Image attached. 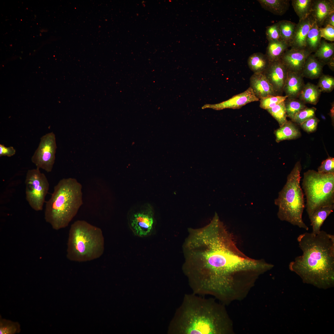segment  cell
<instances>
[{"label":"cell","mask_w":334,"mask_h":334,"mask_svg":"<svg viewBox=\"0 0 334 334\" xmlns=\"http://www.w3.org/2000/svg\"><path fill=\"white\" fill-rule=\"evenodd\" d=\"M285 103L287 117L291 119L299 112L306 107L305 104L298 98L288 97Z\"/></svg>","instance_id":"cell-29"},{"label":"cell","mask_w":334,"mask_h":334,"mask_svg":"<svg viewBox=\"0 0 334 334\" xmlns=\"http://www.w3.org/2000/svg\"><path fill=\"white\" fill-rule=\"evenodd\" d=\"M318 172L322 173H334V158L329 157L322 161L318 169Z\"/></svg>","instance_id":"cell-36"},{"label":"cell","mask_w":334,"mask_h":334,"mask_svg":"<svg viewBox=\"0 0 334 334\" xmlns=\"http://www.w3.org/2000/svg\"><path fill=\"white\" fill-rule=\"evenodd\" d=\"M289 47V44L282 41H269L265 54L270 62L276 61L280 59Z\"/></svg>","instance_id":"cell-23"},{"label":"cell","mask_w":334,"mask_h":334,"mask_svg":"<svg viewBox=\"0 0 334 334\" xmlns=\"http://www.w3.org/2000/svg\"><path fill=\"white\" fill-rule=\"evenodd\" d=\"M321 38L319 28L315 21L307 34L306 49L311 53L315 52L320 45Z\"/></svg>","instance_id":"cell-26"},{"label":"cell","mask_w":334,"mask_h":334,"mask_svg":"<svg viewBox=\"0 0 334 334\" xmlns=\"http://www.w3.org/2000/svg\"><path fill=\"white\" fill-rule=\"evenodd\" d=\"M316 110L315 108L306 107L296 114L291 119L292 121L300 125L307 120L315 117Z\"/></svg>","instance_id":"cell-33"},{"label":"cell","mask_w":334,"mask_h":334,"mask_svg":"<svg viewBox=\"0 0 334 334\" xmlns=\"http://www.w3.org/2000/svg\"><path fill=\"white\" fill-rule=\"evenodd\" d=\"M315 22L311 15L305 19L299 21L297 24L293 38L289 45L291 48L306 49V37Z\"/></svg>","instance_id":"cell-15"},{"label":"cell","mask_w":334,"mask_h":334,"mask_svg":"<svg viewBox=\"0 0 334 334\" xmlns=\"http://www.w3.org/2000/svg\"><path fill=\"white\" fill-rule=\"evenodd\" d=\"M319 122V119L314 117L305 121L300 126L304 131L308 133H310L315 131Z\"/></svg>","instance_id":"cell-37"},{"label":"cell","mask_w":334,"mask_h":334,"mask_svg":"<svg viewBox=\"0 0 334 334\" xmlns=\"http://www.w3.org/2000/svg\"><path fill=\"white\" fill-rule=\"evenodd\" d=\"M154 224V213L150 207L134 213L130 223L133 233L140 237L150 235L153 231Z\"/></svg>","instance_id":"cell-10"},{"label":"cell","mask_w":334,"mask_h":334,"mask_svg":"<svg viewBox=\"0 0 334 334\" xmlns=\"http://www.w3.org/2000/svg\"><path fill=\"white\" fill-rule=\"evenodd\" d=\"M266 110L277 121L280 126L287 121L285 101Z\"/></svg>","instance_id":"cell-30"},{"label":"cell","mask_w":334,"mask_h":334,"mask_svg":"<svg viewBox=\"0 0 334 334\" xmlns=\"http://www.w3.org/2000/svg\"><path fill=\"white\" fill-rule=\"evenodd\" d=\"M334 209V204L323 206L315 211L309 217L313 234L316 235L319 233L324 221Z\"/></svg>","instance_id":"cell-20"},{"label":"cell","mask_w":334,"mask_h":334,"mask_svg":"<svg viewBox=\"0 0 334 334\" xmlns=\"http://www.w3.org/2000/svg\"><path fill=\"white\" fill-rule=\"evenodd\" d=\"M26 199L34 210L41 211L48 193L49 184L45 174L40 169L28 170L25 180Z\"/></svg>","instance_id":"cell-8"},{"label":"cell","mask_w":334,"mask_h":334,"mask_svg":"<svg viewBox=\"0 0 334 334\" xmlns=\"http://www.w3.org/2000/svg\"><path fill=\"white\" fill-rule=\"evenodd\" d=\"M321 37L331 41H334V27L328 25L319 28Z\"/></svg>","instance_id":"cell-38"},{"label":"cell","mask_w":334,"mask_h":334,"mask_svg":"<svg viewBox=\"0 0 334 334\" xmlns=\"http://www.w3.org/2000/svg\"><path fill=\"white\" fill-rule=\"evenodd\" d=\"M313 54L320 62L328 65L330 68L334 70V43L321 41L319 46Z\"/></svg>","instance_id":"cell-19"},{"label":"cell","mask_w":334,"mask_h":334,"mask_svg":"<svg viewBox=\"0 0 334 334\" xmlns=\"http://www.w3.org/2000/svg\"><path fill=\"white\" fill-rule=\"evenodd\" d=\"M313 0H292V5L299 18L303 20L310 15Z\"/></svg>","instance_id":"cell-28"},{"label":"cell","mask_w":334,"mask_h":334,"mask_svg":"<svg viewBox=\"0 0 334 334\" xmlns=\"http://www.w3.org/2000/svg\"><path fill=\"white\" fill-rule=\"evenodd\" d=\"M300 72L288 71L283 91L288 97L298 98L305 85Z\"/></svg>","instance_id":"cell-17"},{"label":"cell","mask_w":334,"mask_h":334,"mask_svg":"<svg viewBox=\"0 0 334 334\" xmlns=\"http://www.w3.org/2000/svg\"><path fill=\"white\" fill-rule=\"evenodd\" d=\"M83 204L82 186L76 179L64 178L55 186L46 203L45 219L56 230L67 227Z\"/></svg>","instance_id":"cell-4"},{"label":"cell","mask_w":334,"mask_h":334,"mask_svg":"<svg viewBox=\"0 0 334 334\" xmlns=\"http://www.w3.org/2000/svg\"><path fill=\"white\" fill-rule=\"evenodd\" d=\"M328 25L334 27V12L331 13L325 18L322 27H324Z\"/></svg>","instance_id":"cell-40"},{"label":"cell","mask_w":334,"mask_h":334,"mask_svg":"<svg viewBox=\"0 0 334 334\" xmlns=\"http://www.w3.org/2000/svg\"><path fill=\"white\" fill-rule=\"evenodd\" d=\"M259 101L249 87L244 92L235 95L229 99L218 104H206L202 109L211 108L216 110L225 109H239L250 103Z\"/></svg>","instance_id":"cell-12"},{"label":"cell","mask_w":334,"mask_h":334,"mask_svg":"<svg viewBox=\"0 0 334 334\" xmlns=\"http://www.w3.org/2000/svg\"><path fill=\"white\" fill-rule=\"evenodd\" d=\"M288 72L287 69L280 59L270 62L263 73L278 95H280L283 92Z\"/></svg>","instance_id":"cell-11"},{"label":"cell","mask_w":334,"mask_h":334,"mask_svg":"<svg viewBox=\"0 0 334 334\" xmlns=\"http://www.w3.org/2000/svg\"><path fill=\"white\" fill-rule=\"evenodd\" d=\"M57 148L53 132L47 133L40 138L38 146L31 158L36 168L51 172L54 163Z\"/></svg>","instance_id":"cell-9"},{"label":"cell","mask_w":334,"mask_h":334,"mask_svg":"<svg viewBox=\"0 0 334 334\" xmlns=\"http://www.w3.org/2000/svg\"><path fill=\"white\" fill-rule=\"evenodd\" d=\"M289 0H258L261 6L264 10L273 14L283 15L288 10L289 6Z\"/></svg>","instance_id":"cell-22"},{"label":"cell","mask_w":334,"mask_h":334,"mask_svg":"<svg viewBox=\"0 0 334 334\" xmlns=\"http://www.w3.org/2000/svg\"><path fill=\"white\" fill-rule=\"evenodd\" d=\"M334 12V0H313L310 15L319 28L325 18Z\"/></svg>","instance_id":"cell-16"},{"label":"cell","mask_w":334,"mask_h":334,"mask_svg":"<svg viewBox=\"0 0 334 334\" xmlns=\"http://www.w3.org/2000/svg\"><path fill=\"white\" fill-rule=\"evenodd\" d=\"M266 35L268 42L281 41L278 22L266 27Z\"/></svg>","instance_id":"cell-35"},{"label":"cell","mask_w":334,"mask_h":334,"mask_svg":"<svg viewBox=\"0 0 334 334\" xmlns=\"http://www.w3.org/2000/svg\"><path fill=\"white\" fill-rule=\"evenodd\" d=\"M303 175L302 187L309 217L318 209L334 204V173H322L309 170Z\"/></svg>","instance_id":"cell-7"},{"label":"cell","mask_w":334,"mask_h":334,"mask_svg":"<svg viewBox=\"0 0 334 334\" xmlns=\"http://www.w3.org/2000/svg\"><path fill=\"white\" fill-rule=\"evenodd\" d=\"M250 87L259 100L268 96L278 95L263 73H254L251 75Z\"/></svg>","instance_id":"cell-14"},{"label":"cell","mask_w":334,"mask_h":334,"mask_svg":"<svg viewBox=\"0 0 334 334\" xmlns=\"http://www.w3.org/2000/svg\"><path fill=\"white\" fill-rule=\"evenodd\" d=\"M104 250V238L101 229L84 220H77L71 225L67 243L66 257L78 262L100 258Z\"/></svg>","instance_id":"cell-5"},{"label":"cell","mask_w":334,"mask_h":334,"mask_svg":"<svg viewBox=\"0 0 334 334\" xmlns=\"http://www.w3.org/2000/svg\"><path fill=\"white\" fill-rule=\"evenodd\" d=\"M311 54L306 49L291 48L285 51L280 60L288 71L301 73L306 59Z\"/></svg>","instance_id":"cell-13"},{"label":"cell","mask_w":334,"mask_h":334,"mask_svg":"<svg viewBox=\"0 0 334 334\" xmlns=\"http://www.w3.org/2000/svg\"><path fill=\"white\" fill-rule=\"evenodd\" d=\"M274 133L277 142L285 140L296 139L301 136L300 132L295 124L288 120L276 130Z\"/></svg>","instance_id":"cell-21"},{"label":"cell","mask_w":334,"mask_h":334,"mask_svg":"<svg viewBox=\"0 0 334 334\" xmlns=\"http://www.w3.org/2000/svg\"><path fill=\"white\" fill-rule=\"evenodd\" d=\"M182 271L193 293L210 295L224 304L238 300L246 286L240 275L262 273L267 263L245 255L216 213L210 223L188 229Z\"/></svg>","instance_id":"cell-1"},{"label":"cell","mask_w":334,"mask_h":334,"mask_svg":"<svg viewBox=\"0 0 334 334\" xmlns=\"http://www.w3.org/2000/svg\"><path fill=\"white\" fill-rule=\"evenodd\" d=\"M20 331L18 323L2 319L0 316V334H14L19 333Z\"/></svg>","instance_id":"cell-31"},{"label":"cell","mask_w":334,"mask_h":334,"mask_svg":"<svg viewBox=\"0 0 334 334\" xmlns=\"http://www.w3.org/2000/svg\"><path fill=\"white\" fill-rule=\"evenodd\" d=\"M278 22L281 40L289 45L293 38L297 24L285 20Z\"/></svg>","instance_id":"cell-27"},{"label":"cell","mask_w":334,"mask_h":334,"mask_svg":"<svg viewBox=\"0 0 334 334\" xmlns=\"http://www.w3.org/2000/svg\"><path fill=\"white\" fill-rule=\"evenodd\" d=\"M222 303L192 293L184 295L173 320L176 334H230L233 324Z\"/></svg>","instance_id":"cell-3"},{"label":"cell","mask_w":334,"mask_h":334,"mask_svg":"<svg viewBox=\"0 0 334 334\" xmlns=\"http://www.w3.org/2000/svg\"><path fill=\"white\" fill-rule=\"evenodd\" d=\"M302 255L289 264L303 283L326 289L334 285V236L323 230L306 232L297 238Z\"/></svg>","instance_id":"cell-2"},{"label":"cell","mask_w":334,"mask_h":334,"mask_svg":"<svg viewBox=\"0 0 334 334\" xmlns=\"http://www.w3.org/2000/svg\"><path fill=\"white\" fill-rule=\"evenodd\" d=\"M269 63L266 55L260 52L252 54L247 60L248 66L254 73H263Z\"/></svg>","instance_id":"cell-25"},{"label":"cell","mask_w":334,"mask_h":334,"mask_svg":"<svg viewBox=\"0 0 334 334\" xmlns=\"http://www.w3.org/2000/svg\"><path fill=\"white\" fill-rule=\"evenodd\" d=\"M321 92L317 85L310 83L305 84L298 98L305 104L316 105Z\"/></svg>","instance_id":"cell-24"},{"label":"cell","mask_w":334,"mask_h":334,"mask_svg":"<svg viewBox=\"0 0 334 334\" xmlns=\"http://www.w3.org/2000/svg\"><path fill=\"white\" fill-rule=\"evenodd\" d=\"M321 92H330L334 88V78L328 75H321L317 85Z\"/></svg>","instance_id":"cell-34"},{"label":"cell","mask_w":334,"mask_h":334,"mask_svg":"<svg viewBox=\"0 0 334 334\" xmlns=\"http://www.w3.org/2000/svg\"><path fill=\"white\" fill-rule=\"evenodd\" d=\"M287 96H268L260 99V107L262 109H267L271 108L281 102L285 101Z\"/></svg>","instance_id":"cell-32"},{"label":"cell","mask_w":334,"mask_h":334,"mask_svg":"<svg viewBox=\"0 0 334 334\" xmlns=\"http://www.w3.org/2000/svg\"><path fill=\"white\" fill-rule=\"evenodd\" d=\"M324 65L311 54L306 59L301 73L303 77L310 79L319 78L323 74Z\"/></svg>","instance_id":"cell-18"},{"label":"cell","mask_w":334,"mask_h":334,"mask_svg":"<svg viewBox=\"0 0 334 334\" xmlns=\"http://www.w3.org/2000/svg\"><path fill=\"white\" fill-rule=\"evenodd\" d=\"M16 150L12 146L6 147L3 144H0V156L11 157L14 155Z\"/></svg>","instance_id":"cell-39"},{"label":"cell","mask_w":334,"mask_h":334,"mask_svg":"<svg viewBox=\"0 0 334 334\" xmlns=\"http://www.w3.org/2000/svg\"><path fill=\"white\" fill-rule=\"evenodd\" d=\"M301 169L300 161H298L288 175L286 183L279 192L275 203L278 207L277 216L280 220L308 230L309 228L302 219L305 203L300 185Z\"/></svg>","instance_id":"cell-6"}]
</instances>
